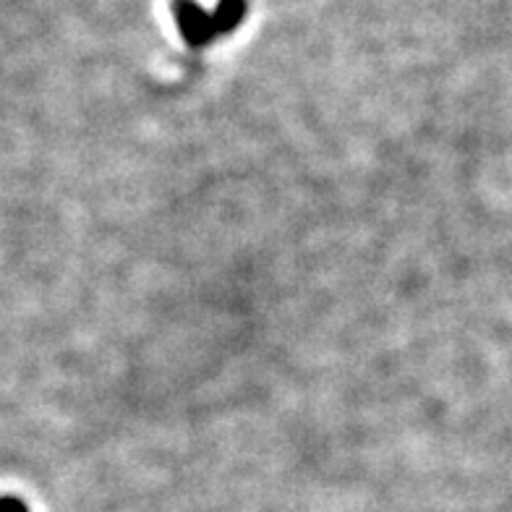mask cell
Listing matches in <instances>:
<instances>
[{"mask_svg": "<svg viewBox=\"0 0 512 512\" xmlns=\"http://www.w3.org/2000/svg\"><path fill=\"white\" fill-rule=\"evenodd\" d=\"M0 512H29L19 497H0Z\"/></svg>", "mask_w": 512, "mask_h": 512, "instance_id": "obj_3", "label": "cell"}, {"mask_svg": "<svg viewBox=\"0 0 512 512\" xmlns=\"http://www.w3.org/2000/svg\"><path fill=\"white\" fill-rule=\"evenodd\" d=\"M246 11H249V3L246 0H220L215 8V27H217V37H223V34H230L233 29H238L246 19Z\"/></svg>", "mask_w": 512, "mask_h": 512, "instance_id": "obj_2", "label": "cell"}, {"mask_svg": "<svg viewBox=\"0 0 512 512\" xmlns=\"http://www.w3.org/2000/svg\"><path fill=\"white\" fill-rule=\"evenodd\" d=\"M170 8H173V16H176L183 40L189 42L191 48H204L217 37L215 19L196 0H173Z\"/></svg>", "mask_w": 512, "mask_h": 512, "instance_id": "obj_1", "label": "cell"}]
</instances>
